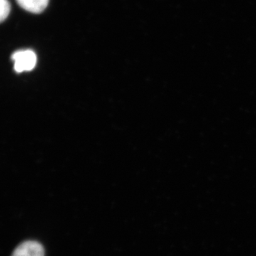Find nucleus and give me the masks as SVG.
I'll return each instance as SVG.
<instances>
[{
  "label": "nucleus",
  "instance_id": "obj_4",
  "mask_svg": "<svg viewBox=\"0 0 256 256\" xmlns=\"http://www.w3.org/2000/svg\"><path fill=\"white\" fill-rule=\"evenodd\" d=\"M0 8H1V14H0V20L2 22L8 18L10 14L11 6L8 0H0Z\"/></svg>",
  "mask_w": 256,
  "mask_h": 256
},
{
  "label": "nucleus",
  "instance_id": "obj_1",
  "mask_svg": "<svg viewBox=\"0 0 256 256\" xmlns=\"http://www.w3.org/2000/svg\"><path fill=\"white\" fill-rule=\"evenodd\" d=\"M16 72H23L32 70L36 64V56L31 50H18L12 56Z\"/></svg>",
  "mask_w": 256,
  "mask_h": 256
},
{
  "label": "nucleus",
  "instance_id": "obj_2",
  "mask_svg": "<svg viewBox=\"0 0 256 256\" xmlns=\"http://www.w3.org/2000/svg\"><path fill=\"white\" fill-rule=\"evenodd\" d=\"M44 248L40 242L26 240L15 248L12 256H44Z\"/></svg>",
  "mask_w": 256,
  "mask_h": 256
},
{
  "label": "nucleus",
  "instance_id": "obj_3",
  "mask_svg": "<svg viewBox=\"0 0 256 256\" xmlns=\"http://www.w3.org/2000/svg\"><path fill=\"white\" fill-rule=\"evenodd\" d=\"M16 2L26 11L38 14L46 9L50 0H16Z\"/></svg>",
  "mask_w": 256,
  "mask_h": 256
}]
</instances>
